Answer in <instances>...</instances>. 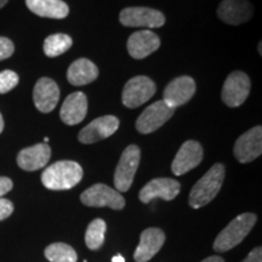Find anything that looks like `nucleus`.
<instances>
[{
  "instance_id": "34",
  "label": "nucleus",
  "mask_w": 262,
  "mask_h": 262,
  "mask_svg": "<svg viewBox=\"0 0 262 262\" xmlns=\"http://www.w3.org/2000/svg\"><path fill=\"white\" fill-rule=\"evenodd\" d=\"M9 0H0V9L4 8V6L6 5V3H8Z\"/></svg>"
},
{
  "instance_id": "11",
  "label": "nucleus",
  "mask_w": 262,
  "mask_h": 262,
  "mask_svg": "<svg viewBox=\"0 0 262 262\" xmlns=\"http://www.w3.org/2000/svg\"><path fill=\"white\" fill-rule=\"evenodd\" d=\"M119 119L114 116H103L93 120L80 130L78 139L84 145L98 142L112 136L119 127Z\"/></svg>"
},
{
  "instance_id": "13",
  "label": "nucleus",
  "mask_w": 262,
  "mask_h": 262,
  "mask_svg": "<svg viewBox=\"0 0 262 262\" xmlns=\"http://www.w3.org/2000/svg\"><path fill=\"white\" fill-rule=\"evenodd\" d=\"M195 94V81L193 78L183 75V77L175 78L166 85L164 90L163 101L168 106L178 108L187 103Z\"/></svg>"
},
{
  "instance_id": "1",
  "label": "nucleus",
  "mask_w": 262,
  "mask_h": 262,
  "mask_svg": "<svg viewBox=\"0 0 262 262\" xmlns=\"http://www.w3.org/2000/svg\"><path fill=\"white\" fill-rule=\"evenodd\" d=\"M83 168L73 160H60L48 166L41 173L44 187L51 191H66L73 188L83 179Z\"/></svg>"
},
{
  "instance_id": "18",
  "label": "nucleus",
  "mask_w": 262,
  "mask_h": 262,
  "mask_svg": "<svg viewBox=\"0 0 262 262\" xmlns=\"http://www.w3.org/2000/svg\"><path fill=\"white\" fill-rule=\"evenodd\" d=\"M253 5L247 0H224L217 9V16L225 24L238 26L253 16Z\"/></svg>"
},
{
  "instance_id": "5",
  "label": "nucleus",
  "mask_w": 262,
  "mask_h": 262,
  "mask_svg": "<svg viewBox=\"0 0 262 262\" xmlns=\"http://www.w3.org/2000/svg\"><path fill=\"white\" fill-rule=\"evenodd\" d=\"M80 202L86 206L94 208H108L114 210H122L125 206V199L117 189L108 187L103 183H96L80 194Z\"/></svg>"
},
{
  "instance_id": "27",
  "label": "nucleus",
  "mask_w": 262,
  "mask_h": 262,
  "mask_svg": "<svg viewBox=\"0 0 262 262\" xmlns=\"http://www.w3.org/2000/svg\"><path fill=\"white\" fill-rule=\"evenodd\" d=\"M15 45L9 38L0 37V61L6 60L14 54Z\"/></svg>"
},
{
  "instance_id": "32",
  "label": "nucleus",
  "mask_w": 262,
  "mask_h": 262,
  "mask_svg": "<svg viewBox=\"0 0 262 262\" xmlns=\"http://www.w3.org/2000/svg\"><path fill=\"white\" fill-rule=\"evenodd\" d=\"M112 262H125V260H124V257L122 256L120 254L116 255V256L112 257Z\"/></svg>"
},
{
  "instance_id": "23",
  "label": "nucleus",
  "mask_w": 262,
  "mask_h": 262,
  "mask_svg": "<svg viewBox=\"0 0 262 262\" xmlns=\"http://www.w3.org/2000/svg\"><path fill=\"white\" fill-rule=\"evenodd\" d=\"M73 45V40L70 35L57 33V34H51L45 39L42 50L48 57H57L60 55L68 51Z\"/></svg>"
},
{
  "instance_id": "30",
  "label": "nucleus",
  "mask_w": 262,
  "mask_h": 262,
  "mask_svg": "<svg viewBox=\"0 0 262 262\" xmlns=\"http://www.w3.org/2000/svg\"><path fill=\"white\" fill-rule=\"evenodd\" d=\"M242 262H262V248L257 247L250 251V254Z\"/></svg>"
},
{
  "instance_id": "8",
  "label": "nucleus",
  "mask_w": 262,
  "mask_h": 262,
  "mask_svg": "<svg viewBox=\"0 0 262 262\" xmlns=\"http://www.w3.org/2000/svg\"><path fill=\"white\" fill-rule=\"evenodd\" d=\"M119 21L125 27L159 28L165 24V17L158 10L139 6L122 10Z\"/></svg>"
},
{
  "instance_id": "3",
  "label": "nucleus",
  "mask_w": 262,
  "mask_h": 262,
  "mask_svg": "<svg viewBox=\"0 0 262 262\" xmlns=\"http://www.w3.org/2000/svg\"><path fill=\"white\" fill-rule=\"evenodd\" d=\"M256 215L251 212L237 216L219 233L214 242V250L217 253H226L244 241L256 224Z\"/></svg>"
},
{
  "instance_id": "19",
  "label": "nucleus",
  "mask_w": 262,
  "mask_h": 262,
  "mask_svg": "<svg viewBox=\"0 0 262 262\" xmlns=\"http://www.w3.org/2000/svg\"><path fill=\"white\" fill-rule=\"evenodd\" d=\"M88 113V98L80 91L68 95L60 111L62 122L67 125H77L83 122Z\"/></svg>"
},
{
  "instance_id": "36",
  "label": "nucleus",
  "mask_w": 262,
  "mask_h": 262,
  "mask_svg": "<svg viewBox=\"0 0 262 262\" xmlns=\"http://www.w3.org/2000/svg\"><path fill=\"white\" fill-rule=\"evenodd\" d=\"M258 52H260V54H261V42H260V44H258Z\"/></svg>"
},
{
  "instance_id": "20",
  "label": "nucleus",
  "mask_w": 262,
  "mask_h": 262,
  "mask_svg": "<svg viewBox=\"0 0 262 262\" xmlns=\"http://www.w3.org/2000/svg\"><path fill=\"white\" fill-rule=\"evenodd\" d=\"M51 157V148L48 143H38L22 149L17 156V164L26 171H35L44 168Z\"/></svg>"
},
{
  "instance_id": "4",
  "label": "nucleus",
  "mask_w": 262,
  "mask_h": 262,
  "mask_svg": "<svg viewBox=\"0 0 262 262\" xmlns=\"http://www.w3.org/2000/svg\"><path fill=\"white\" fill-rule=\"evenodd\" d=\"M140 158L141 150L136 145H130L124 149L114 172V186L119 193L129 191L139 168Z\"/></svg>"
},
{
  "instance_id": "14",
  "label": "nucleus",
  "mask_w": 262,
  "mask_h": 262,
  "mask_svg": "<svg viewBox=\"0 0 262 262\" xmlns=\"http://www.w3.org/2000/svg\"><path fill=\"white\" fill-rule=\"evenodd\" d=\"M181 189L179 181L173 179L159 178L149 181L139 193V199L142 203H149L155 198H162L169 202L175 199Z\"/></svg>"
},
{
  "instance_id": "31",
  "label": "nucleus",
  "mask_w": 262,
  "mask_h": 262,
  "mask_svg": "<svg viewBox=\"0 0 262 262\" xmlns=\"http://www.w3.org/2000/svg\"><path fill=\"white\" fill-rule=\"evenodd\" d=\"M202 262H225V260L220 256H209L206 257L205 260H203Z\"/></svg>"
},
{
  "instance_id": "6",
  "label": "nucleus",
  "mask_w": 262,
  "mask_h": 262,
  "mask_svg": "<svg viewBox=\"0 0 262 262\" xmlns=\"http://www.w3.org/2000/svg\"><path fill=\"white\" fill-rule=\"evenodd\" d=\"M156 84L145 75H137L131 78L123 89L122 100L127 108H137L153 97L156 94Z\"/></svg>"
},
{
  "instance_id": "35",
  "label": "nucleus",
  "mask_w": 262,
  "mask_h": 262,
  "mask_svg": "<svg viewBox=\"0 0 262 262\" xmlns=\"http://www.w3.org/2000/svg\"><path fill=\"white\" fill-rule=\"evenodd\" d=\"M47 142H49V137H45L44 139V143H47Z\"/></svg>"
},
{
  "instance_id": "22",
  "label": "nucleus",
  "mask_w": 262,
  "mask_h": 262,
  "mask_svg": "<svg viewBox=\"0 0 262 262\" xmlns=\"http://www.w3.org/2000/svg\"><path fill=\"white\" fill-rule=\"evenodd\" d=\"M26 4L33 14L40 17L62 19L70 14V8L62 0H26Z\"/></svg>"
},
{
  "instance_id": "24",
  "label": "nucleus",
  "mask_w": 262,
  "mask_h": 262,
  "mask_svg": "<svg viewBox=\"0 0 262 262\" xmlns=\"http://www.w3.org/2000/svg\"><path fill=\"white\" fill-rule=\"evenodd\" d=\"M106 229V222L102 219H95L90 222L86 228V233H85V244L90 250H98L102 247Z\"/></svg>"
},
{
  "instance_id": "9",
  "label": "nucleus",
  "mask_w": 262,
  "mask_h": 262,
  "mask_svg": "<svg viewBox=\"0 0 262 262\" xmlns=\"http://www.w3.org/2000/svg\"><path fill=\"white\" fill-rule=\"evenodd\" d=\"M175 113V108L170 107L163 100L152 103L141 113L136 120V129L141 134H150L163 126Z\"/></svg>"
},
{
  "instance_id": "10",
  "label": "nucleus",
  "mask_w": 262,
  "mask_h": 262,
  "mask_svg": "<svg viewBox=\"0 0 262 262\" xmlns=\"http://www.w3.org/2000/svg\"><path fill=\"white\" fill-rule=\"evenodd\" d=\"M235 159L239 163L247 164L255 160L262 153V127L255 126L244 133L234 143Z\"/></svg>"
},
{
  "instance_id": "17",
  "label": "nucleus",
  "mask_w": 262,
  "mask_h": 262,
  "mask_svg": "<svg viewBox=\"0 0 262 262\" xmlns=\"http://www.w3.org/2000/svg\"><path fill=\"white\" fill-rule=\"evenodd\" d=\"M165 242V233L160 228H147L140 235V243L137 245L134 258L136 262H147L158 254Z\"/></svg>"
},
{
  "instance_id": "12",
  "label": "nucleus",
  "mask_w": 262,
  "mask_h": 262,
  "mask_svg": "<svg viewBox=\"0 0 262 262\" xmlns=\"http://www.w3.org/2000/svg\"><path fill=\"white\" fill-rule=\"evenodd\" d=\"M203 160V147L196 141L188 140L180 147L179 152L176 153L175 159L171 164L172 173L176 176L185 175L186 172L191 171Z\"/></svg>"
},
{
  "instance_id": "7",
  "label": "nucleus",
  "mask_w": 262,
  "mask_h": 262,
  "mask_svg": "<svg viewBox=\"0 0 262 262\" xmlns=\"http://www.w3.org/2000/svg\"><path fill=\"white\" fill-rule=\"evenodd\" d=\"M250 79L244 72L235 71L228 75L222 88V101L228 107H239L245 102L250 93Z\"/></svg>"
},
{
  "instance_id": "2",
  "label": "nucleus",
  "mask_w": 262,
  "mask_h": 262,
  "mask_svg": "<svg viewBox=\"0 0 262 262\" xmlns=\"http://www.w3.org/2000/svg\"><path fill=\"white\" fill-rule=\"evenodd\" d=\"M226 168L224 164H214L205 175L193 186L188 196V204L193 209H199L209 204L219 194L225 180Z\"/></svg>"
},
{
  "instance_id": "29",
  "label": "nucleus",
  "mask_w": 262,
  "mask_h": 262,
  "mask_svg": "<svg viewBox=\"0 0 262 262\" xmlns=\"http://www.w3.org/2000/svg\"><path fill=\"white\" fill-rule=\"evenodd\" d=\"M12 187H14V183L11 180L5 176H0V198H3L6 193L11 191Z\"/></svg>"
},
{
  "instance_id": "26",
  "label": "nucleus",
  "mask_w": 262,
  "mask_h": 262,
  "mask_svg": "<svg viewBox=\"0 0 262 262\" xmlns=\"http://www.w3.org/2000/svg\"><path fill=\"white\" fill-rule=\"evenodd\" d=\"M18 84V75L14 71L0 72V94H6L11 91Z\"/></svg>"
},
{
  "instance_id": "15",
  "label": "nucleus",
  "mask_w": 262,
  "mask_h": 262,
  "mask_svg": "<svg viewBox=\"0 0 262 262\" xmlns=\"http://www.w3.org/2000/svg\"><path fill=\"white\" fill-rule=\"evenodd\" d=\"M60 100L58 85L50 78H40L33 90V101L41 113H50Z\"/></svg>"
},
{
  "instance_id": "16",
  "label": "nucleus",
  "mask_w": 262,
  "mask_h": 262,
  "mask_svg": "<svg viewBox=\"0 0 262 262\" xmlns=\"http://www.w3.org/2000/svg\"><path fill=\"white\" fill-rule=\"evenodd\" d=\"M127 51L135 60H142L157 51L160 47V39L156 33L143 29L133 33L127 39Z\"/></svg>"
},
{
  "instance_id": "25",
  "label": "nucleus",
  "mask_w": 262,
  "mask_h": 262,
  "mask_svg": "<svg viewBox=\"0 0 262 262\" xmlns=\"http://www.w3.org/2000/svg\"><path fill=\"white\" fill-rule=\"evenodd\" d=\"M45 257L51 262H77V253L71 245L64 243L50 244L45 249Z\"/></svg>"
},
{
  "instance_id": "28",
  "label": "nucleus",
  "mask_w": 262,
  "mask_h": 262,
  "mask_svg": "<svg viewBox=\"0 0 262 262\" xmlns=\"http://www.w3.org/2000/svg\"><path fill=\"white\" fill-rule=\"evenodd\" d=\"M14 212V204L9 199L0 198V221L8 219Z\"/></svg>"
},
{
  "instance_id": "33",
  "label": "nucleus",
  "mask_w": 262,
  "mask_h": 262,
  "mask_svg": "<svg viewBox=\"0 0 262 262\" xmlns=\"http://www.w3.org/2000/svg\"><path fill=\"white\" fill-rule=\"evenodd\" d=\"M3 130H4V119H3L2 113H0V134L3 133Z\"/></svg>"
},
{
  "instance_id": "21",
  "label": "nucleus",
  "mask_w": 262,
  "mask_h": 262,
  "mask_svg": "<svg viewBox=\"0 0 262 262\" xmlns=\"http://www.w3.org/2000/svg\"><path fill=\"white\" fill-rule=\"evenodd\" d=\"M98 77V68L94 62L88 58H79L70 66L67 71V79L72 85L83 86L96 80Z\"/></svg>"
}]
</instances>
